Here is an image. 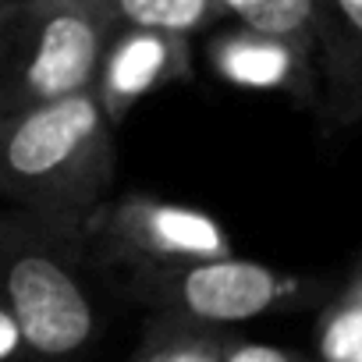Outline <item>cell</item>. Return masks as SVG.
<instances>
[{
  "label": "cell",
  "mask_w": 362,
  "mask_h": 362,
  "mask_svg": "<svg viewBox=\"0 0 362 362\" xmlns=\"http://www.w3.org/2000/svg\"><path fill=\"white\" fill-rule=\"evenodd\" d=\"M224 18L316 50V0H217Z\"/></svg>",
  "instance_id": "12"
},
{
  "label": "cell",
  "mask_w": 362,
  "mask_h": 362,
  "mask_svg": "<svg viewBox=\"0 0 362 362\" xmlns=\"http://www.w3.org/2000/svg\"><path fill=\"white\" fill-rule=\"evenodd\" d=\"M228 334L231 330L153 313L132 362H221V348Z\"/></svg>",
  "instance_id": "11"
},
{
  "label": "cell",
  "mask_w": 362,
  "mask_h": 362,
  "mask_svg": "<svg viewBox=\"0 0 362 362\" xmlns=\"http://www.w3.org/2000/svg\"><path fill=\"white\" fill-rule=\"evenodd\" d=\"M4 4H8V0H0V8H4Z\"/></svg>",
  "instance_id": "15"
},
{
  "label": "cell",
  "mask_w": 362,
  "mask_h": 362,
  "mask_svg": "<svg viewBox=\"0 0 362 362\" xmlns=\"http://www.w3.org/2000/svg\"><path fill=\"white\" fill-rule=\"evenodd\" d=\"M221 362H305V358L298 351H291V348L242 341V337L228 334L224 337V348H221Z\"/></svg>",
  "instance_id": "13"
},
{
  "label": "cell",
  "mask_w": 362,
  "mask_h": 362,
  "mask_svg": "<svg viewBox=\"0 0 362 362\" xmlns=\"http://www.w3.org/2000/svg\"><path fill=\"white\" fill-rule=\"evenodd\" d=\"M110 29H149L196 36L224 18L217 0H89Z\"/></svg>",
  "instance_id": "9"
},
{
  "label": "cell",
  "mask_w": 362,
  "mask_h": 362,
  "mask_svg": "<svg viewBox=\"0 0 362 362\" xmlns=\"http://www.w3.org/2000/svg\"><path fill=\"white\" fill-rule=\"evenodd\" d=\"M78 249L107 281L235 252L228 228L214 214L139 192L117 199L107 196L93 206L78 221Z\"/></svg>",
  "instance_id": "5"
},
{
  "label": "cell",
  "mask_w": 362,
  "mask_h": 362,
  "mask_svg": "<svg viewBox=\"0 0 362 362\" xmlns=\"http://www.w3.org/2000/svg\"><path fill=\"white\" fill-rule=\"evenodd\" d=\"M0 362H29L22 330H18L15 316L4 305H0Z\"/></svg>",
  "instance_id": "14"
},
{
  "label": "cell",
  "mask_w": 362,
  "mask_h": 362,
  "mask_svg": "<svg viewBox=\"0 0 362 362\" xmlns=\"http://www.w3.org/2000/svg\"><path fill=\"white\" fill-rule=\"evenodd\" d=\"M114 124L93 89L0 117V199L82 221L114 185Z\"/></svg>",
  "instance_id": "2"
},
{
  "label": "cell",
  "mask_w": 362,
  "mask_h": 362,
  "mask_svg": "<svg viewBox=\"0 0 362 362\" xmlns=\"http://www.w3.org/2000/svg\"><path fill=\"white\" fill-rule=\"evenodd\" d=\"M96 270L78 249V221L0 210V305L29 362H82L103 334Z\"/></svg>",
  "instance_id": "1"
},
{
  "label": "cell",
  "mask_w": 362,
  "mask_h": 362,
  "mask_svg": "<svg viewBox=\"0 0 362 362\" xmlns=\"http://www.w3.org/2000/svg\"><path fill=\"white\" fill-rule=\"evenodd\" d=\"M316 57L330 82V117L351 124L362 107V0H316Z\"/></svg>",
  "instance_id": "8"
},
{
  "label": "cell",
  "mask_w": 362,
  "mask_h": 362,
  "mask_svg": "<svg viewBox=\"0 0 362 362\" xmlns=\"http://www.w3.org/2000/svg\"><path fill=\"white\" fill-rule=\"evenodd\" d=\"M316 362H362V274L351 267L344 284L320 305Z\"/></svg>",
  "instance_id": "10"
},
{
  "label": "cell",
  "mask_w": 362,
  "mask_h": 362,
  "mask_svg": "<svg viewBox=\"0 0 362 362\" xmlns=\"http://www.w3.org/2000/svg\"><path fill=\"white\" fill-rule=\"evenodd\" d=\"M110 25L89 0H8L0 8V117L93 89Z\"/></svg>",
  "instance_id": "4"
},
{
  "label": "cell",
  "mask_w": 362,
  "mask_h": 362,
  "mask_svg": "<svg viewBox=\"0 0 362 362\" xmlns=\"http://www.w3.org/2000/svg\"><path fill=\"white\" fill-rule=\"evenodd\" d=\"M206 57L214 75L228 86L316 100V50L305 43L249 25H231L210 40Z\"/></svg>",
  "instance_id": "7"
},
{
  "label": "cell",
  "mask_w": 362,
  "mask_h": 362,
  "mask_svg": "<svg viewBox=\"0 0 362 362\" xmlns=\"http://www.w3.org/2000/svg\"><path fill=\"white\" fill-rule=\"evenodd\" d=\"M189 75H192L189 36L149 33V29H110L96 61L93 93L107 121L117 124L139 100H146L163 86L185 82Z\"/></svg>",
  "instance_id": "6"
},
{
  "label": "cell",
  "mask_w": 362,
  "mask_h": 362,
  "mask_svg": "<svg viewBox=\"0 0 362 362\" xmlns=\"http://www.w3.org/2000/svg\"><path fill=\"white\" fill-rule=\"evenodd\" d=\"M110 284L124 298L149 305L153 313L217 327V330H228L231 323L259 320L270 313L316 309L337 288L327 277L277 270L256 259H238L235 252L185 263V267L114 277Z\"/></svg>",
  "instance_id": "3"
}]
</instances>
